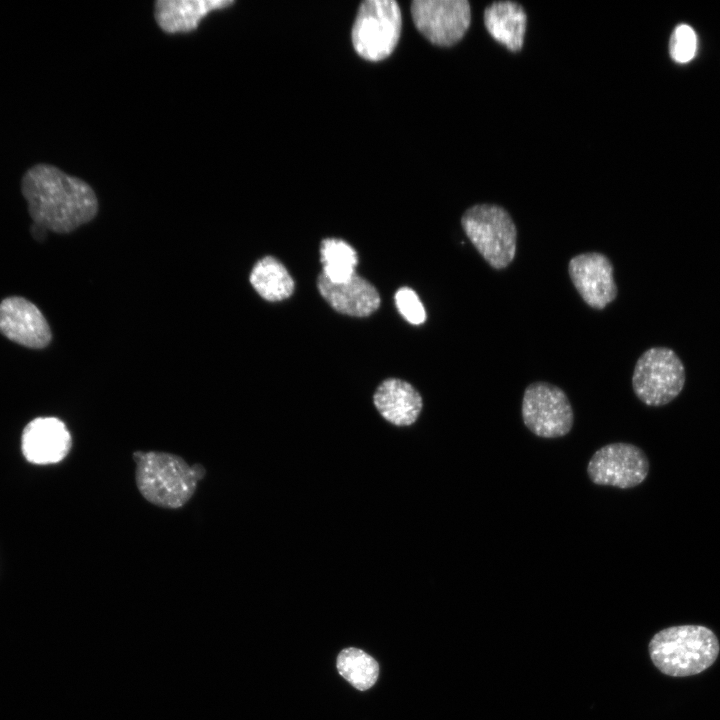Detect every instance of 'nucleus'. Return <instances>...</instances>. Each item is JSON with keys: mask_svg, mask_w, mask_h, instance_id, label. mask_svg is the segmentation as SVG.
I'll use <instances>...</instances> for the list:
<instances>
[{"mask_svg": "<svg viewBox=\"0 0 720 720\" xmlns=\"http://www.w3.org/2000/svg\"><path fill=\"white\" fill-rule=\"evenodd\" d=\"M21 188L33 223L56 233L72 232L98 212L92 187L52 165L30 168L23 176Z\"/></svg>", "mask_w": 720, "mask_h": 720, "instance_id": "nucleus-1", "label": "nucleus"}, {"mask_svg": "<svg viewBox=\"0 0 720 720\" xmlns=\"http://www.w3.org/2000/svg\"><path fill=\"white\" fill-rule=\"evenodd\" d=\"M655 667L665 675L688 677L711 667L720 652L716 634L706 626L686 624L657 632L649 642Z\"/></svg>", "mask_w": 720, "mask_h": 720, "instance_id": "nucleus-2", "label": "nucleus"}, {"mask_svg": "<svg viewBox=\"0 0 720 720\" xmlns=\"http://www.w3.org/2000/svg\"><path fill=\"white\" fill-rule=\"evenodd\" d=\"M136 484L142 496L163 508L176 509L193 496L205 469L190 466L183 458L167 452H137Z\"/></svg>", "mask_w": 720, "mask_h": 720, "instance_id": "nucleus-3", "label": "nucleus"}, {"mask_svg": "<svg viewBox=\"0 0 720 720\" xmlns=\"http://www.w3.org/2000/svg\"><path fill=\"white\" fill-rule=\"evenodd\" d=\"M461 225L490 267L501 270L512 263L517 249V228L505 208L476 204L464 212Z\"/></svg>", "mask_w": 720, "mask_h": 720, "instance_id": "nucleus-4", "label": "nucleus"}, {"mask_svg": "<svg viewBox=\"0 0 720 720\" xmlns=\"http://www.w3.org/2000/svg\"><path fill=\"white\" fill-rule=\"evenodd\" d=\"M686 381L679 356L664 346L651 347L638 358L632 374V388L647 406L660 407L677 398Z\"/></svg>", "mask_w": 720, "mask_h": 720, "instance_id": "nucleus-5", "label": "nucleus"}, {"mask_svg": "<svg viewBox=\"0 0 720 720\" xmlns=\"http://www.w3.org/2000/svg\"><path fill=\"white\" fill-rule=\"evenodd\" d=\"M402 26L399 5L393 0H366L358 8L351 38L355 51L369 61L387 58L395 49Z\"/></svg>", "mask_w": 720, "mask_h": 720, "instance_id": "nucleus-6", "label": "nucleus"}, {"mask_svg": "<svg viewBox=\"0 0 720 720\" xmlns=\"http://www.w3.org/2000/svg\"><path fill=\"white\" fill-rule=\"evenodd\" d=\"M524 425L536 436L558 438L567 435L574 424V413L566 393L545 381L529 384L522 398Z\"/></svg>", "mask_w": 720, "mask_h": 720, "instance_id": "nucleus-7", "label": "nucleus"}, {"mask_svg": "<svg viewBox=\"0 0 720 720\" xmlns=\"http://www.w3.org/2000/svg\"><path fill=\"white\" fill-rule=\"evenodd\" d=\"M649 472V461L637 446L616 442L598 449L589 460L587 474L597 485L629 489L641 484Z\"/></svg>", "mask_w": 720, "mask_h": 720, "instance_id": "nucleus-8", "label": "nucleus"}, {"mask_svg": "<svg viewBox=\"0 0 720 720\" xmlns=\"http://www.w3.org/2000/svg\"><path fill=\"white\" fill-rule=\"evenodd\" d=\"M411 14L419 32L434 45L444 47L459 42L471 22L466 0H415Z\"/></svg>", "mask_w": 720, "mask_h": 720, "instance_id": "nucleus-9", "label": "nucleus"}, {"mask_svg": "<svg viewBox=\"0 0 720 720\" xmlns=\"http://www.w3.org/2000/svg\"><path fill=\"white\" fill-rule=\"evenodd\" d=\"M568 274L582 300L591 308L604 309L618 294L611 260L600 252H584L568 262Z\"/></svg>", "mask_w": 720, "mask_h": 720, "instance_id": "nucleus-10", "label": "nucleus"}, {"mask_svg": "<svg viewBox=\"0 0 720 720\" xmlns=\"http://www.w3.org/2000/svg\"><path fill=\"white\" fill-rule=\"evenodd\" d=\"M0 332L9 340L32 349L46 347L52 338L42 312L19 296L7 297L0 302Z\"/></svg>", "mask_w": 720, "mask_h": 720, "instance_id": "nucleus-11", "label": "nucleus"}, {"mask_svg": "<svg viewBox=\"0 0 720 720\" xmlns=\"http://www.w3.org/2000/svg\"><path fill=\"white\" fill-rule=\"evenodd\" d=\"M22 451L25 458L35 464L57 463L71 448V436L66 425L54 417L32 420L22 434Z\"/></svg>", "mask_w": 720, "mask_h": 720, "instance_id": "nucleus-12", "label": "nucleus"}, {"mask_svg": "<svg viewBox=\"0 0 720 720\" xmlns=\"http://www.w3.org/2000/svg\"><path fill=\"white\" fill-rule=\"evenodd\" d=\"M317 288L327 303L341 314L367 317L380 306L377 289L357 274L343 282H331L320 273Z\"/></svg>", "mask_w": 720, "mask_h": 720, "instance_id": "nucleus-13", "label": "nucleus"}, {"mask_svg": "<svg viewBox=\"0 0 720 720\" xmlns=\"http://www.w3.org/2000/svg\"><path fill=\"white\" fill-rule=\"evenodd\" d=\"M379 414L395 426L413 424L423 407L419 392L408 382L389 378L384 380L373 395Z\"/></svg>", "mask_w": 720, "mask_h": 720, "instance_id": "nucleus-14", "label": "nucleus"}, {"mask_svg": "<svg viewBox=\"0 0 720 720\" xmlns=\"http://www.w3.org/2000/svg\"><path fill=\"white\" fill-rule=\"evenodd\" d=\"M233 4L230 0H158L154 5V18L165 33H188L197 29L212 11Z\"/></svg>", "mask_w": 720, "mask_h": 720, "instance_id": "nucleus-15", "label": "nucleus"}, {"mask_svg": "<svg viewBox=\"0 0 720 720\" xmlns=\"http://www.w3.org/2000/svg\"><path fill=\"white\" fill-rule=\"evenodd\" d=\"M484 24L489 34L509 51L521 50L527 26L523 7L512 1H499L484 11Z\"/></svg>", "mask_w": 720, "mask_h": 720, "instance_id": "nucleus-16", "label": "nucleus"}, {"mask_svg": "<svg viewBox=\"0 0 720 720\" xmlns=\"http://www.w3.org/2000/svg\"><path fill=\"white\" fill-rule=\"evenodd\" d=\"M250 283L265 300L277 302L290 297L295 283L285 266L273 256H265L256 262Z\"/></svg>", "mask_w": 720, "mask_h": 720, "instance_id": "nucleus-17", "label": "nucleus"}, {"mask_svg": "<svg viewBox=\"0 0 720 720\" xmlns=\"http://www.w3.org/2000/svg\"><path fill=\"white\" fill-rule=\"evenodd\" d=\"M322 274L331 282H343L355 275L358 256L354 248L342 239L325 238L320 244Z\"/></svg>", "mask_w": 720, "mask_h": 720, "instance_id": "nucleus-18", "label": "nucleus"}, {"mask_svg": "<svg viewBox=\"0 0 720 720\" xmlns=\"http://www.w3.org/2000/svg\"><path fill=\"white\" fill-rule=\"evenodd\" d=\"M337 669L344 679L361 691L372 687L379 673L376 660L364 651L353 647L339 653Z\"/></svg>", "mask_w": 720, "mask_h": 720, "instance_id": "nucleus-19", "label": "nucleus"}, {"mask_svg": "<svg viewBox=\"0 0 720 720\" xmlns=\"http://www.w3.org/2000/svg\"><path fill=\"white\" fill-rule=\"evenodd\" d=\"M697 37L687 24L678 25L670 38L669 51L672 59L678 63L690 61L696 53Z\"/></svg>", "mask_w": 720, "mask_h": 720, "instance_id": "nucleus-20", "label": "nucleus"}, {"mask_svg": "<svg viewBox=\"0 0 720 720\" xmlns=\"http://www.w3.org/2000/svg\"><path fill=\"white\" fill-rule=\"evenodd\" d=\"M394 300L399 313L410 324L420 325L425 322V308L416 292L411 288H399L395 293Z\"/></svg>", "mask_w": 720, "mask_h": 720, "instance_id": "nucleus-21", "label": "nucleus"}, {"mask_svg": "<svg viewBox=\"0 0 720 720\" xmlns=\"http://www.w3.org/2000/svg\"><path fill=\"white\" fill-rule=\"evenodd\" d=\"M46 231L47 229L36 223H33L31 226V234L37 240H43L46 235Z\"/></svg>", "mask_w": 720, "mask_h": 720, "instance_id": "nucleus-22", "label": "nucleus"}]
</instances>
